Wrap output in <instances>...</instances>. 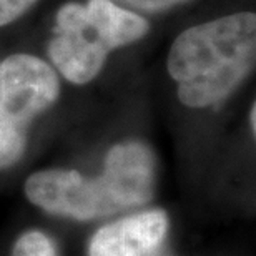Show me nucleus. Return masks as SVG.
Wrapping results in <instances>:
<instances>
[{
    "instance_id": "nucleus-1",
    "label": "nucleus",
    "mask_w": 256,
    "mask_h": 256,
    "mask_svg": "<svg viewBox=\"0 0 256 256\" xmlns=\"http://www.w3.org/2000/svg\"><path fill=\"white\" fill-rule=\"evenodd\" d=\"M155 155L142 142H124L106 153L100 176L75 170H44L25 182V194L45 212L74 220H95L142 206L155 193Z\"/></svg>"
},
{
    "instance_id": "nucleus-2",
    "label": "nucleus",
    "mask_w": 256,
    "mask_h": 256,
    "mask_svg": "<svg viewBox=\"0 0 256 256\" xmlns=\"http://www.w3.org/2000/svg\"><path fill=\"white\" fill-rule=\"evenodd\" d=\"M254 58L256 17L240 12L178 35L168 55V72L182 104L204 108L226 98L253 70Z\"/></svg>"
},
{
    "instance_id": "nucleus-3",
    "label": "nucleus",
    "mask_w": 256,
    "mask_h": 256,
    "mask_svg": "<svg viewBox=\"0 0 256 256\" xmlns=\"http://www.w3.org/2000/svg\"><path fill=\"white\" fill-rule=\"evenodd\" d=\"M150 25L112 0L65 4L57 12L48 55L72 84L84 85L100 74L112 50L145 37Z\"/></svg>"
},
{
    "instance_id": "nucleus-4",
    "label": "nucleus",
    "mask_w": 256,
    "mask_h": 256,
    "mask_svg": "<svg viewBox=\"0 0 256 256\" xmlns=\"http://www.w3.org/2000/svg\"><path fill=\"white\" fill-rule=\"evenodd\" d=\"M58 94V76L42 58L15 54L0 64V108L22 126L50 108Z\"/></svg>"
},
{
    "instance_id": "nucleus-5",
    "label": "nucleus",
    "mask_w": 256,
    "mask_h": 256,
    "mask_svg": "<svg viewBox=\"0 0 256 256\" xmlns=\"http://www.w3.org/2000/svg\"><path fill=\"white\" fill-rule=\"evenodd\" d=\"M168 232V216L163 210L120 218L105 224L92 236L90 256H150Z\"/></svg>"
},
{
    "instance_id": "nucleus-6",
    "label": "nucleus",
    "mask_w": 256,
    "mask_h": 256,
    "mask_svg": "<svg viewBox=\"0 0 256 256\" xmlns=\"http://www.w3.org/2000/svg\"><path fill=\"white\" fill-rule=\"evenodd\" d=\"M25 130L27 128L0 108V168H8L22 156L27 142Z\"/></svg>"
},
{
    "instance_id": "nucleus-7",
    "label": "nucleus",
    "mask_w": 256,
    "mask_h": 256,
    "mask_svg": "<svg viewBox=\"0 0 256 256\" xmlns=\"http://www.w3.org/2000/svg\"><path fill=\"white\" fill-rule=\"evenodd\" d=\"M12 256H58L52 240L40 232H27L14 244Z\"/></svg>"
},
{
    "instance_id": "nucleus-8",
    "label": "nucleus",
    "mask_w": 256,
    "mask_h": 256,
    "mask_svg": "<svg viewBox=\"0 0 256 256\" xmlns=\"http://www.w3.org/2000/svg\"><path fill=\"white\" fill-rule=\"evenodd\" d=\"M35 2L37 0H0V27L22 17Z\"/></svg>"
},
{
    "instance_id": "nucleus-9",
    "label": "nucleus",
    "mask_w": 256,
    "mask_h": 256,
    "mask_svg": "<svg viewBox=\"0 0 256 256\" xmlns=\"http://www.w3.org/2000/svg\"><path fill=\"white\" fill-rule=\"evenodd\" d=\"M120 7L128 10H142V12H158V10L170 8L173 5L182 4L185 0H112Z\"/></svg>"
},
{
    "instance_id": "nucleus-10",
    "label": "nucleus",
    "mask_w": 256,
    "mask_h": 256,
    "mask_svg": "<svg viewBox=\"0 0 256 256\" xmlns=\"http://www.w3.org/2000/svg\"><path fill=\"white\" fill-rule=\"evenodd\" d=\"M254 114H256V108L253 106V108H252V128H253V130H254V126H256V122H254Z\"/></svg>"
}]
</instances>
